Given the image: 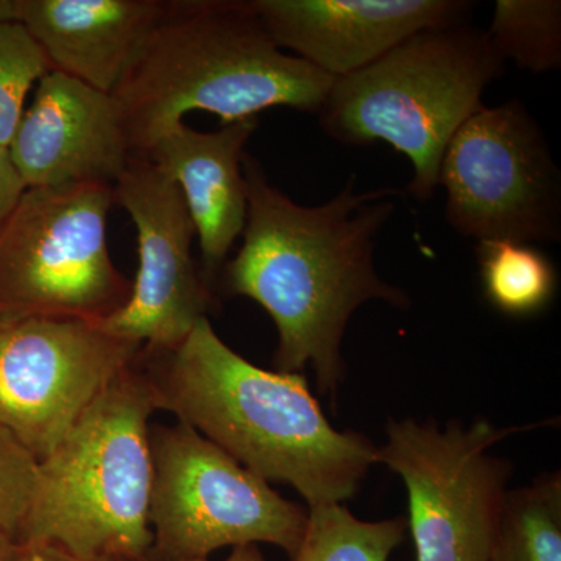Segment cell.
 Here are the masks:
<instances>
[{
    "mask_svg": "<svg viewBox=\"0 0 561 561\" xmlns=\"http://www.w3.org/2000/svg\"><path fill=\"white\" fill-rule=\"evenodd\" d=\"M242 171L249 197L243 243L221 268L220 289L256 301L272 317L278 371L311 365L321 393L335 397L345 371L343 335L354 311L373 300L409 308L408 294L375 268L376 238L393 216L400 191L357 192L353 175L332 201L305 206L273 186L249 153Z\"/></svg>",
    "mask_w": 561,
    "mask_h": 561,
    "instance_id": "6da1fadb",
    "label": "cell"
},
{
    "mask_svg": "<svg viewBox=\"0 0 561 561\" xmlns=\"http://www.w3.org/2000/svg\"><path fill=\"white\" fill-rule=\"evenodd\" d=\"M158 409L168 411L265 482L294 486L309 507L359 490L378 448L337 431L300 373L268 371L227 345L208 317L176 348L140 353Z\"/></svg>",
    "mask_w": 561,
    "mask_h": 561,
    "instance_id": "7a4b0ae2",
    "label": "cell"
},
{
    "mask_svg": "<svg viewBox=\"0 0 561 561\" xmlns=\"http://www.w3.org/2000/svg\"><path fill=\"white\" fill-rule=\"evenodd\" d=\"M334 80L280 50L251 0H169L111 95L133 157H146L191 111L216 114L221 125L278 106L317 114Z\"/></svg>",
    "mask_w": 561,
    "mask_h": 561,
    "instance_id": "3957f363",
    "label": "cell"
},
{
    "mask_svg": "<svg viewBox=\"0 0 561 561\" xmlns=\"http://www.w3.org/2000/svg\"><path fill=\"white\" fill-rule=\"evenodd\" d=\"M140 353L39 461L18 542H54L81 561L149 559V421L160 409Z\"/></svg>",
    "mask_w": 561,
    "mask_h": 561,
    "instance_id": "277c9868",
    "label": "cell"
},
{
    "mask_svg": "<svg viewBox=\"0 0 561 561\" xmlns=\"http://www.w3.org/2000/svg\"><path fill=\"white\" fill-rule=\"evenodd\" d=\"M502 72L483 28L470 22L427 28L335 79L317 113L320 127L345 146L389 144L412 162L409 194L427 202L446 147Z\"/></svg>",
    "mask_w": 561,
    "mask_h": 561,
    "instance_id": "5b68a950",
    "label": "cell"
},
{
    "mask_svg": "<svg viewBox=\"0 0 561 561\" xmlns=\"http://www.w3.org/2000/svg\"><path fill=\"white\" fill-rule=\"evenodd\" d=\"M151 548L147 561L208 559L221 548L268 542L291 557L308 512L186 423L150 426Z\"/></svg>",
    "mask_w": 561,
    "mask_h": 561,
    "instance_id": "8992f818",
    "label": "cell"
},
{
    "mask_svg": "<svg viewBox=\"0 0 561 561\" xmlns=\"http://www.w3.org/2000/svg\"><path fill=\"white\" fill-rule=\"evenodd\" d=\"M110 184L27 190L0 228V319L99 323L124 308L131 284L111 261Z\"/></svg>",
    "mask_w": 561,
    "mask_h": 561,
    "instance_id": "52a82bcc",
    "label": "cell"
},
{
    "mask_svg": "<svg viewBox=\"0 0 561 561\" xmlns=\"http://www.w3.org/2000/svg\"><path fill=\"white\" fill-rule=\"evenodd\" d=\"M445 216L463 238L561 239V179L548 140L522 101L476 111L446 147L438 175Z\"/></svg>",
    "mask_w": 561,
    "mask_h": 561,
    "instance_id": "ba28073f",
    "label": "cell"
},
{
    "mask_svg": "<svg viewBox=\"0 0 561 561\" xmlns=\"http://www.w3.org/2000/svg\"><path fill=\"white\" fill-rule=\"evenodd\" d=\"M513 430L391 421L378 461L401 476L416 561H489L512 467L489 449Z\"/></svg>",
    "mask_w": 561,
    "mask_h": 561,
    "instance_id": "9c48e42d",
    "label": "cell"
},
{
    "mask_svg": "<svg viewBox=\"0 0 561 561\" xmlns=\"http://www.w3.org/2000/svg\"><path fill=\"white\" fill-rule=\"evenodd\" d=\"M140 351L92 321L0 319V426L46 459Z\"/></svg>",
    "mask_w": 561,
    "mask_h": 561,
    "instance_id": "30bf717a",
    "label": "cell"
},
{
    "mask_svg": "<svg viewBox=\"0 0 561 561\" xmlns=\"http://www.w3.org/2000/svg\"><path fill=\"white\" fill-rule=\"evenodd\" d=\"M138 234L139 265L124 308L98 327L150 353L176 348L214 305L192 256L197 238L179 184L160 165L133 157L113 186Z\"/></svg>",
    "mask_w": 561,
    "mask_h": 561,
    "instance_id": "8fae6325",
    "label": "cell"
},
{
    "mask_svg": "<svg viewBox=\"0 0 561 561\" xmlns=\"http://www.w3.org/2000/svg\"><path fill=\"white\" fill-rule=\"evenodd\" d=\"M27 190L110 184L133 154L113 95L50 70L9 146Z\"/></svg>",
    "mask_w": 561,
    "mask_h": 561,
    "instance_id": "7c38bea8",
    "label": "cell"
},
{
    "mask_svg": "<svg viewBox=\"0 0 561 561\" xmlns=\"http://www.w3.org/2000/svg\"><path fill=\"white\" fill-rule=\"evenodd\" d=\"M280 50L350 76L427 28L470 22L465 0H251Z\"/></svg>",
    "mask_w": 561,
    "mask_h": 561,
    "instance_id": "4fadbf2b",
    "label": "cell"
},
{
    "mask_svg": "<svg viewBox=\"0 0 561 561\" xmlns=\"http://www.w3.org/2000/svg\"><path fill=\"white\" fill-rule=\"evenodd\" d=\"M256 128V119L232 122L216 131L194 130L181 122L142 157L179 184L197 231L202 276L214 294L245 228L249 197L242 160Z\"/></svg>",
    "mask_w": 561,
    "mask_h": 561,
    "instance_id": "5bb4252c",
    "label": "cell"
},
{
    "mask_svg": "<svg viewBox=\"0 0 561 561\" xmlns=\"http://www.w3.org/2000/svg\"><path fill=\"white\" fill-rule=\"evenodd\" d=\"M16 22L39 44L51 70L113 94L169 0H16Z\"/></svg>",
    "mask_w": 561,
    "mask_h": 561,
    "instance_id": "9a60e30c",
    "label": "cell"
},
{
    "mask_svg": "<svg viewBox=\"0 0 561 561\" xmlns=\"http://www.w3.org/2000/svg\"><path fill=\"white\" fill-rule=\"evenodd\" d=\"M489 561H561V479L507 491Z\"/></svg>",
    "mask_w": 561,
    "mask_h": 561,
    "instance_id": "2e32d148",
    "label": "cell"
},
{
    "mask_svg": "<svg viewBox=\"0 0 561 561\" xmlns=\"http://www.w3.org/2000/svg\"><path fill=\"white\" fill-rule=\"evenodd\" d=\"M476 256L485 297L501 312L534 316L552 301L556 267L537 247L512 241L478 242Z\"/></svg>",
    "mask_w": 561,
    "mask_h": 561,
    "instance_id": "e0dca14e",
    "label": "cell"
},
{
    "mask_svg": "<svg viewBox=\"0 0 561 561\" xmlns=\"http://www.w3.org/2000/svg\"><path fill=\"white\" fill-rule=\"evenodd\" d=\"M405 529L404 518L362 522L342 504L317 505L291 561H389Z\"/></svg>",
    "mask_w": 561,
    "mask_h": 561,
    "instance_id": "ac0fdd59",
    "label": "cell"
},
{
    "mask_svg": "<svg viewBox=\"0 0 561 561\" xmlns=\"http://www.w3.org/2000/svg\"><path fill=\"white\" fill-rule=\"evenodd\" d=\"M486 33L504 62L535 73L560 69L559 0H497Z\"/></svg>",
    "mask_w": 561,
    "mask_h": 561,
    "instance_id": "d6986e66",
    "label": "cell"
},
{
    "mask_svg": "<svg viewBox=\"0 0 561 561\" xmlns=\"http://www.w3.org/2000/svg\"><path fill=\"white\" fill-rule=\"evenodd\" d=\"M50 70L49 60L24 25L0 24V146L9 149L28 91Z\"/></svg>",
    "mask_w": 561,
    "mask_h": 561,
    "instance_id": "ffe728a7",
    "label": "cell"
},
{
    "mask_svg": "<svg viewBox=\"0 0 561 561\" xmlns=\"http://www.w3.org/2000/svg\"><path fill=\"white\" fill-rule=\"evenodd\" d=\"M38 465L13 432L0 426V530L14 541L31 508Z\"/></svg>",
    "mask_w": 561,
    "mask_h": 561,
    "instance_id": "44dd1931",
    "label": "cell"
},
{
    "mask_svg": "<svg viewBox=\"0 0 561 561\" xmlns=\"http://www.w3.org/2000/svg\"><path fill=\"white\" fill-rule=\"evenodd\" d=\"M25 191L27 187L11 162L9 149L0 146V228L16 208Z\"/></svg>",
    "mask_w": 561,
    "mask_h": 561,
    "instance_id": "7402d4cb",
    "label": "cell"
},
{
    "mask_svg": "<svg viewBox=\"0 0 561 561\" xmlns=\"http://www.w3.org/2000/svg\"><path fill=\"white\" fill-rule=\"evenodd\" d=\"M9 561H81L54 542H14Z\"/></svg>",
    "mask_w": 561,
    "mask_h": 561,
    "instance_id": "603a6c76",
    "label": "cell"
},
{
    "mask_svg": "<svg viewBox=\"0 0 561 561\" xmlns=\"http://www.w3.org/2000/svg\"><path fill=\"white\" fill-rule=\"evenodd\" d=\"M192 561H209L208 559L192 560ZM224 561H265L262 556L261 549L257 545L239 546V548H232L231 556Z\"/></svg>",
    "mask_w": 561,
    "mask_h": 561,
    "instance_id": "cb8c5ba5",
    "label": "cell"
},
{
    "mask_svg": "<svg viewBox=\"0 0 561 561\" xmlns=\"http://www.w3.org/2000/svg\"><path fill=\"white\" fill-rule=\"evenodd\" d=\"M16 0H0V24L16 22Z\"/></svg>",
    "mask_w": 561,
    "mask_h": 561,
    "instance_id": "d4e9b609",
    "label": "cell"
},
{
    "mask_svg": "<svg viewBox=\"0 0 561 561\" xmlns=\"http://www.w3.org/2000/svg\"><path fill=\"white\" fill-rule=\"evenodd\" d=\"M14 538L7 531L0 530V561H9L14 548Z\"/></svg>",
    "mask_w": 561,
    "mask_h": 561,
    "instance_id": "484cf974",
    "label": "cell"
},
{
    "mask_svg": "<svg viewBox=\"0 0 561 561\" xmlns=\"http://www.w3.org/2000/svg\"><path fill=\"white\" fill-rule=\"evenodd\" d=\"M99 561H125V560L116 559V557H105V559H102Z\"/></svg>",
    "mask_w": 561,
    "mask_h": 561,
    "instance_id": "4316f807",
    "label": "cell"
}]
</instances>
